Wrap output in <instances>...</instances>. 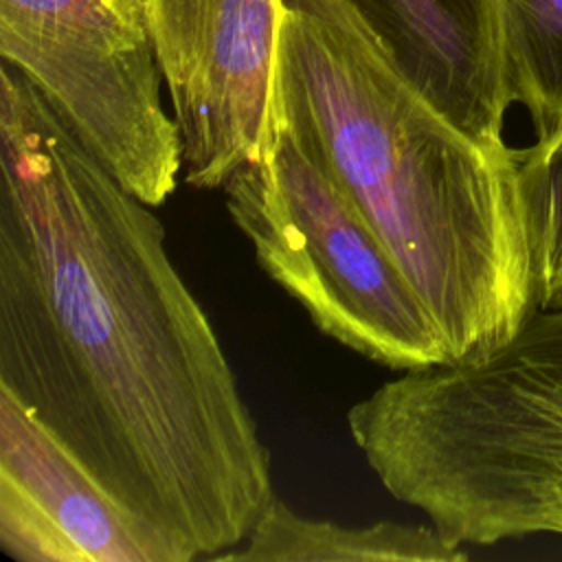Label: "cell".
Returning a JSON list of instances; mask_svg holds the SVG:
<instances>
[{
	"label": "cell",
	"instance_id": "obj_1",
	"mask_svg": "<svg viewBox=\"0 0 562 562\" xmlns=\"http://www.w3.org/2000/svg\"><path fill=\"white\" fill-rule=\"evenodd\" d=\"M0 386L191 560L237 549L274 498L270 452L154 206L7 61Z\"/></svg>",
	"mask_w": 562,
	"mask_h": 562
},
{
	"label": "cell",
	"instance_id": "obj_7",
	"mask_svg": "<svg viewBox=\"0 0 562 562\" xmlns=\"http://www.w3.org/2000/svg\"><path fill=\"white\" fill-rule=\"evenodd\" d=\"M0 549L18 562H193L2 386Z\"/></svg>",
	"mask_w": 562,
	"mask_h": 562
},
{
	"label": "cell",
	"instance_id": "obj_3",
	"mask_svg": "<svg viewBox=\"0 0 562 562\" xmlns=\"http://www.w3.org/2000/svg\"><path fill=\"white\" fill-rule=\"evenodd\" d=\"M382 487L452 544L562 536V307L470 362L400 371L347 411Z\"/></svg>",
	"mask_w": 562,
	"mask_h": 562
},
{
	"label": "cell",
	"instance_id": "obj_9",
	"mask_svg": "<svg viewBox=\"0 0 562 562\" xmlns=\"http://www.w3.org/2000/svg\"><path fill=\"white\" fill-rule=\"evenodd\" d=\"M468 553L446 540L430 522L375 520L340 525L307 518L285 501L272 498L239 549L215 560L241 562H461Z\"/></svg>",
	"mask_w": 562,
	"mask_h": 562
},
{
	"label": "cell",
	"instance_id": "obj_2",
	"mask_svg": "<svg viewBox=\"0 0 562 562\" xmlns=\"http://www.w3.org/2000/svg\"><path fill=\"white\" fill-rule=\"evenodd\" d=\"M266 127L351 198L428 307L448 362L505 345L536 307L518 149L437 110L345 0H283Z\"/></svg>",
	"mask_w": 562,
	"mask_h": 562
},
{
	"label": "cell",
	"instance_id": "obj_6",
	"mask_svg": "<svg viewBox=\"0 0 562 562\" xmlns=\"http://www.w3.org/2000/svg\"><path fill=\"white\" fill-rule=\"evenodd\" d=\"M143 4L182 138V180L222 189L259 158L283 0Z\"/></svg>",
	"mask_w": 562,
	"mask_h": 562
},
{
	"label": "cell",
	"instance_id": "obj_8",
	"mask_svg": "<svg viewBox=\"0 0 562 562\" xmlns=\"http://www.w3.org/2000/svg\"><path fill=\"white\" fill-rule=\"evenodd\" d=\"M413 86L485 145H507L503 0H345Z\"/></svg>",
	"mask_w": 562,
	"mask_h": 562
},
{
	"label": "cell",
	"instance_id": "obj_5",
	"mask_svg": "<svg viewBox=\"0 0 562 562\" xmlns=\"http://www.w3.org/2000/svg\"><path fill=\"white\" fill-rule=\"evenodd\" d=\"M0 55L130 193H176L182 138L143 0H0Z\"/></svg>",
	"mask_w": 562,
	"mask_h": 562
},
{
	"label": "cell",
	"instance_id": "obj_4",
	"mask_svg": "<svg viewBox=\"0 0 562 562\" xmlns=\"http://www.w3.org/2000/svg\"><path fill=\"white\" fill-rule=\"evenodd\" d=\"M259 268L321 334L408 371L448 362L428 307L340 184L281 127L222 187Z\"/></svg>",
	"mask_w": 562,
	"mask_h": 562
},
{
	"label": "cell",
	"instance_id": "obj_11",
	"mask_svg": "<svg viewBox=\"0 0 562 562\" xmlns=\"http://www.w3.org/2000/svg\"><path fill=\"white\" fill-rule=\"evenodd\" d=\"M536 307H562V130L518 149Z\"/></svg>",
	"mask_w": 562,
	"mask_h": 562
},
{
	"label": "cell",
	"instance_id": "obj_10",
	"mask_svg": "<svg viewBox=\"0 0 562 562\" xmlns=\"http://www.w3.org/2000/svg\"><path fill=\"white\" fill-rule=\"evenodd\" d=\"M503 37L512 103L544 143L562 130V0H503Z\"/></svg>",
	"mask_w": 562,
	"mask_h": 562
}]
</instances>
